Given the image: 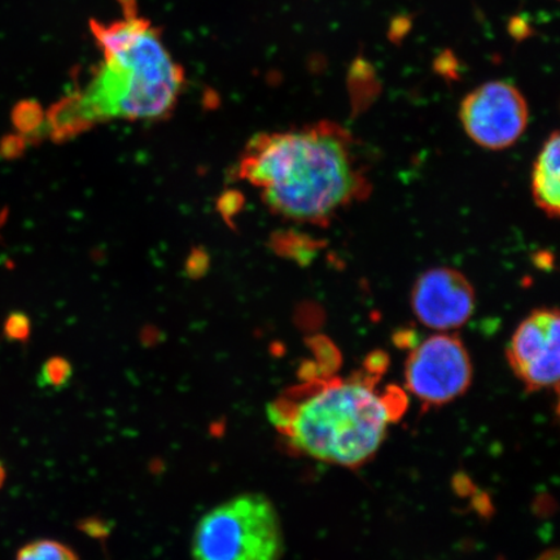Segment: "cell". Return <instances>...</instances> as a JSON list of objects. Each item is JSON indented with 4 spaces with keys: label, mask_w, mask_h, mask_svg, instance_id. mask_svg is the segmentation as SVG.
<instances>
[{
    "label": "cell",
    "mask_w": 560,
    "mask_h": 560,
    "mask_svg": "<svg viewBox=\"0 0 560 560\" xmlns=\"http://www.w3.org/2000/svg\"><path fill=\"white\" fill-rule=\"evenodd\" d=\"M124 18L91 21L103 60L88 85L48 112V131L62 142L109 120H160L171 114L185 83L184 69L161 34L140 18L136 0H120Z\"/></svg>",
    "instance_id": "6da1fadb"
},
{
    "label": "cell",
    "mask_w": 560,
    "mask_h": 560,
    "mask_svg": "<svg viewBox=\"0 0 560 560\" xmlns=\"http://www.w3.org/2000/svg\"><path fill=\"white\" fill-rule=\"evenodd\" d=\"M240 177L262 188L271 212L319 226L371 192L354 137L330 121L256 136L241 160Z\"/></svg>",
    "instance_id": "7a4b0ae2"
},
{
    "label": "cell",
    "mask_w": 560,
    "mask_h": 560,
    "mask_svg": "<svg viewBox=\"0 0 560 560\" xmlns=\"http://www.w3.org/2000/svg\"><path fill=\"white\" fill-rule=\"evenodd\" d=\"M388 396L366 376L293 388L268 408V417L293 450L340 467L374 457L394 422Z\"/></svg>",
    "instance_id": "3957f363"
},
{
    "label": "cell",
    "mask_w": 560,
    "mask_h": 560,
    "mask_svg": "<svg viewBox=\"0 0 560 560\" xmlns=\"http://www.w3.org/2000/svg\"><path fill=\"white\" fill-rule=\"evenodd\" d=\"M194 560H282V521L268 497L243 493L201 516L191 541Z\"/></svg>",
    "instance_id": "277c9868"
},
{
    "label": "cell",
    "mask_w": 560,
    "mask_h": 560,
    "mask_svg": "<svg viewBox=\"0 0 560 560\" xmlns=\"http://www.w3.org/2000/svg\"><path fill=\"white\" fill-rule=\"evenodd\" d=\"M470 354L457 335L438 334L420 342L406 361V388L427 406L446 405L472 383Z\"/></svg>",
    "instance_id": "5b68a950"
},
{
    "label": "cell",
    "mask_w": 560,
    "mask_h": 560,
    "mask_svg": "<svg viewBox=\"0 0 560 560\" xmlns=\"http://www.w3.org/2000/svg\"><path fill=\"white\" fill-rule=\"evenodd\" d=\"M460 122L476 144L500 151L515 144L528 126L529 110L511 83H485L462 102Z\"/></svg>",
    "instance_id": "8992f818"
},
{
    "label": "cell",
    "mask_w": 560,
    "mask_h": 560,
    "mask_svg": "<svg viewBox=\"0 0 560 560\" xmlns=\"http://www.w3.org/2000/svg\"><path fill=\"white\" fill-rule=\"evenodd\" d=\"M558 310H538L525 318L511 338L508 360L530 392L558 388L560 375Z\"/></svg>",
    "instance_id": "52a82bcc"
},
{
    "label": "cell",
    "mask_w": 560,
    "mask_h": 560,
    "mask_svg": "<svg viewBox=\"0 0 560 560\" xmlns=\"http://www.w3.org/2000/svg\"><path fill=\"white\" fill-rule=\"evenodd\" d=\"M417 318L438 331L464 326L475 312V290L460 271L436 268L423 272L411 292Z\"/></svg>",
    "instance_id": "ba28073f"
},
{
    "label": "cell",
    "mask_w": 560,
    "mask_h": 560,
    "mask_svg": "<svg viewBox=\"0 0 560 560\" xmlns=\"http://www.w3.org/2000/svg\"><path fill=\"white\" fill-rule=\"evenodd\" d=\"M560 140L552 132L542 145L532 173V195L538 208L550 219H558L560 209Z\"/></svg>",
    "instance_id": "9c48e42d"
},
{
    "label": "cell",
    "mask_w": 560,
    "mask_h": 560,
    "mask_svg": "<svg viewBox=\"0 0 560 560\" xmlns=\"http://www.w3.org/2000/svg\"><path fill=\"white\" fill-rule=\"evenodd\" d=\"M16 560H80L69 546L54 540H38L24 546Z\"/></svg>",
    "instance_id": "30bf717a"
},
{
    "label": "cell",
    "mask_w": 560,
    "mask_h": 560,
    "mask_svg": "<svg viewBox=\"0 0 560 560\" xmlns=\"http://www.w3.org/2000/svg\"><path fill=\"white\" fill-rule=\"evenodd\" d=\"M272 243H275V248L280 255L295 258L300 264L303 262V260H311L313 254H315V250H317L320 245L319 243L315 244L310 237L292 233L279 234L278 237L272 240Z\"/></svg>",
    "instance_id": "8fae6325"
},
{
    "label": "cell",
    "mask_w": 560,
    "mask_h": 560,
    "mask_svg": "<svg viewBox=\"0 0 560 560\" xmlns=\"http://www.w3.org/2000/svg\"><path fill=\"white\" fill-rule=\"evenodd\" d=\"M12 118L21 136H32L42 128L44 112H42L39 104L24 102L20 103L15 110H13Z\"/></svg>",
    "instance_id": "7c38bea8"
},
{
    "label": "cell",
    "mask_w": 560,
    "mask_h": 560,
    "mask_svg": "<svg viewBox=\"0 0 560 560\" xmlns=\"http://www.w3.org/2000/svg\"><path fill=\"white\" fill-rule=\"evenodd\" d=\"M70 376H72V366L65 359H60V357L48 361L44 370H42L44 382L48 385H54V387H61L62 384H67Z\"/></svg>",
    "instance_id": "4fadbf2b"
},
{
    "label": "cell",
    "mask_w": 560,
    "mask_h": 560,
    "mask_svg": "<svg viewBox=\"0 0 560 560\" xmlns=\"http://www.w3.org/2000/svg\"><path fill=\"white\" fill-rule=\"evenodd\" d=\"M242 206V195L236 191H228L226 194H223L219 201L220 212L229 221L233 219L235 214L240 213Z\"/></svg>",
    "instance_id": "5bb4252c"
},
{
    "label": "cell",
    "mask_w": 560,
    "mask_h": 560,
    "mask_svg": "<svg viewBox=\"0 0 560 560\" xmlns=\"http://www.w3.org/2000/svg\"><path fill=\"white\" fill-rule=\"evenodd\" d=\"M208 255L205 250L195 249L187 260V275L191 278H200L208 270Z\"/></svg>",
    "instance_id": "9a60e30c"
},
{
    "label": "cell",
    "mask_w": 560,
    "mask_h": 560,
    "mask_svg": "<svg viewBox=\"0 0 560 560\" xmlns=\"http://www.w3.org/2000/svg\"><path fill=\"white\" fill-rule=\"evenodd\" d=\"M30 319L24 314H12L9 324H7V332L13 339L23 340L30 335Z\"/></svg>",
    "instance_id": "2e32d148"
},
{
    "label": "cell",
    "mask_w": 560,
    "mask_h": 560,
    "mask_svg": "<svg viewBox=\"0 0 560 560\" xmlns=\"http://www.w3.org/2000/svg\"><path fill=\"white\" fill-rule=\"evenodd\" d=\"M24 147V140L21 137H11L3 142V151L7 156H15Z\"/></svg>",
    "instance_id": "e0dca14e"
},
{
    "label": "cell",
    "mask_w": 560,
    "mask_h": 560,
    "mask_svg": "<svg viewBox=\"0 0 560 560\" xmlns=\"http://www.w3.org/2000/svg\"><path fill=\"white\" fill-rule=\"evenodd\" d=\"M4 479H5L4 467L2 466V464H0V487L3 486Z\"/></svg>",
    "instance_id": "ac0fdd59"
},
{
    "label": "cell",
    "mask_w": 560,
    "mask_h": 560,
    "mask_svg": "<svg viewBox=\"0 0 560 560\" xmlns=\"http://www.w3.org/2000/svg\"><path fill=\"white\" fill-rule=\"evenodd\" d=\"M4 220H5V212H0V228H2Z\"/></svg>",
    "instance_id": "d6986e66"
}]
</instances>
